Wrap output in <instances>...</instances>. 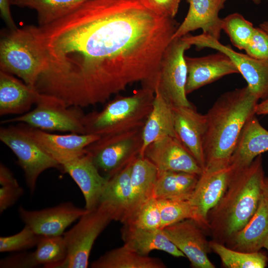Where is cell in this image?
<instances>
[{
    "label": "cell",
    "mask_w": 268,
    "mask_h": 268,
    "mask_svg": "<svg viewBox=\"0 0 268 268\" xmlns=\"http://www.w3.org/2000/svg\"><path fill=\"white\" fill-rule=\"evenodd\" d=\"M125 223L143 229L161 228V216L157 200L151 198L146 201L123 224Z\"/></svg>",
    "instance_id": "obj_36"
},
{
    "label": "cell",
    "mask_w": 268,
    "mask_h": 268,
    "mask_svg": "<svg viewBox=\"0 0 268 268\" xmlns=\"http://www.w3.org/2000/svg\"><path fill=\"white\" fill-rule=\"evenodd\" d=\"M259 100L247 86L227 92L215 101L205 114L204 170L229 164L245 124L256 115Z\"/></svg>",
    "instance_id": "obj_2"
},
{
    "label": "cell",
    "mask_w": 268,
    "mask_h": 268,
    "mask_svg": "<svg viewBox=\"0 0 268 268\" xmlns=\"http://www.w3.org/2000/svg\"><path fill=\"white\" fill-rule=\"evenodd\" d=\"M61 169L80 188L85 200V208L90 210L97 207L108 178L100 174L91 157L85 152L62 164Z\"/></svg>",
    "instance_id": "obj_18"
},
{
    "label": "cell",
    "mask_w": 268,
    "mask_h": 268,
    "mask_svg": "<svg viewBox=\"0 0 268 268\" xmlns=\"http://www.w3.org/2000/svg\"><path fill=\"white\" fill-rule=\"evenodd\" d=\"M188 12L174 34L172 39L181 38L190 32L201 29L202 34L219 40L222 18L219 12L227 0H186Z\"/></svg>",
    "instance_id": "obj_20"
},
{
    "label": "cell",
    "mask_w": 268,
    "mask_h": 268,
    "mask_svg": "<svg viewBox=\"0 0 268 268\" xmlns=\"http://www.w3.org/2000/svg\"><path fill=\"white\" fill-rule=\"evenodd\" d=\"M268 151V131L255 115L245 124L229 163L235 170L250 165L259 155Z\"/></svg>",
    "instance_id": "obj_25"
},
{
    "label": "cell",
    "mask_w": 268,
    "mask_h": 268,
    "mask_svg": "<svg viewBox=\"0 0 268 268\" xmlns=\"http://www.w3.org/2000/svg\"><path fill=\"white\" fill-rule=\"evenodd\" d=\"M143 156L157 167L158 171H174L200 176L203 170L196 159L179 139L167 136L151 143Z\"/></svg>",
    "instance_id": "obj_15"
},
{
    "label": "cell",
    "mask_w": 268,
    "mask_h": 268,
    "mask_svg": "<svg viewBox=\"0 0 268 268\" xmlns=\"http://www.w3.org/2000/svg\"><path fill=\"white\" fill-rule=\"evenodd\" d=\"M154 98V91L143 87L132 95H118L101 111L85 115V134L101 137L143 128Z\"/></svg>",
    "instance_id": "obj_4"
},
{
    "label": "cell",
    "mask_w": 268,
    "mask_h": 268,
    "mask_svg": "<svg viewBox=\"0 0 268 268\" xmlns=\"http://www.w3.org/2000/svg\"><path fill=\"white\" fill-rule=\"evenodd\" d=\"M167 136L177 137L173 106L155 88L152 108L142 130V146L139 156H143L145 149L151 143Z\"/></svg>",
    "instance_id": "obj_26"
},
{
    "label": "cell",
    "mask_w": 268,
    "mask_h": 268,
    "mask_svg": "<svg viewBox=\"0 0 268 268\" xmlns=\"http://www.w3.org/2000/svg\"><path fill=\"white\" fill-rule=\"evenodd\" d=\"M173 112L177 137L193 155L203 171V143L206 129L205 114L199 113L193 105L173 106Z\"/></svg>",
    "instance_id": "obj_17"
},
{
    "label": "cell",
    "mask_w": 268,
    "mask_h": 268,
    "mask_svg": "<svg viewBox=\"0 0 268 268\" xmlns=\"http://www.w3.org/2000/svg\"><path fill=\"white\" fill-rule=\"evenodd\" d=\"M112 220L110 213L101 205L87 210L77 223L63 235L67 254L58 268H86L95 240Z\"/></svg>",
    "instance_id": "obj_7"
},
{
    "label": "cell",
    "mask_w": 268,
    "mask_h": 268,
    "mask_svg": "<svg viewBox=\"0 0 268 268\" xmlns=\"http://www.w3.org/2000/svg\"><path fill=\"white\" fill-rule=\"evenodd\" d=\"M185 61L187 67V95L225 75L239 73L229 57L219 51L200 57L185 56Z\"/></svg>",
    "instance_id": "obj_19"
},
{
    "label": "cell",
    "mask_w": 268,
    "mask_h": 268,
    "mask_svg": "<svg viewBox=\"0 0 268 268\" xmlns=\"http://www.w3.org/2000/svg\"><path fill=\"white\" fill-rule=\"evenodd\" d=\"M179 25L141 0H89L54 22L32 26L45 61L35 88L80 108L102 103L135 82L154 91Z\"/></svg>",
    "instance_id": "obj_1"
},
{
    "label": "cell",
    "mask_w": 268,
    "mask_h": 268,
    "mask_svg": "<svg viewBox=\"0 0 268 268\" xmlns=\"http://www.w3.org/2000/svg\"><path fill=\"white\" fill-rule=\"evenodd\" d=\"M45 61L32 26L10 30L0 42V70L15 75L35 87Z\"/></svg>",
    "instance_id": "obj_5"
},
{
    "label": "cell",
    "mask_w": 268,
    "mask_h": 268,
    "mask_svg": "<svg viewBox=\"0 0 268 268\" xmlns=\"http://www.w3.org/2000/svg\"><path fill=\"white\" fill-rule=\"evenodd\" d=\"M147 8L155 13L170 18L177 14L181 0H141Z\"/></svg>",
    "instance_id": "obj_39"
},
{
    "label": "cell",
    "mask_w": 268,
    "mask_h": 268,
    "mask_svg": "<svg viewBox=\"0 0 268 268\" xmlns=\"http://www.w3.org/2000/svg\"><path fill=\"white\" fill-rule=\"evenodd\" d=\"M42 237L25 225L16 234L0 237V252H10L31 248L36 246Z\"/></svg>",
    "instance_id": "obj_37"
},
{
    "label": "cell",
    "mask_w": 268,
    "mask_h": 268,
    "mask_svg": "<svg viewBox=\"0 0 268 268\" xmlns=\"http://www.w3.org/2000/svg\"><path fill=\"white\" fill-rule=\"evenodd\" d=\"M263 248L266 249L268 252V237L264 243Z\"/></svg>",
    "instance_id": "obj_45"
},
{
    "label": "cell",
    "mask_w": 268,
    "mask_h": 268,
    "mask_svg": "<svg viewBox=\"0 0 268 268\" xmlns=\"http://www.w3.org/2000/svg\"><path fill=\"white\" fill-rule=\"evenodd\" d=\"M18 210L25 225L41 237L63 235L67 227L87 211L70 201L40 210H28L20 206Z\"/></svg>",
    "instance_id": "obj_13"
},
{
    "label": "cell",
    "mask_w": 268,
    "mask_h": 268,
    "mask_svg": "<svg viewBox=\"0 0 268 268\" xmlns=\"http://www.w3.org/2000/svg\"><path fill=\"white\" fill-rule=\"evenodd\" d=\"M268 237V197L263 193L258 207L247 223L226 243L244 252L259 251Z\"/></svg>",
    "instance_id": "obj_23"
},
{
    "label": "cell",
    "mask_w": 268,
    "mask_h": 268,
    "mask_svg": "<svg viewBox=\"0 0 268 268\" xmlns=\"http://www.w3.org/2000/svg\"><path fill=\"white\" fill-rule=\"evenodd\" d=\"M32 254L36 267L43 265L44 268H58L67 254L63 236L42 237Z\"/></svg>",
    "instance_id": "obj_32"
},
{
    "label": "cell",
    "mask_w": 268,
    "mask_h": 268,
    "mask_svg": "<svg viewBox=\"0 0 268 268\" xmlns=\"http://www.w3.org/2000/svg\"><path fill=\"white\" fill-rule=\"evenodd\" d=\"M133 161L108 177L98 204L110 213L113 220L122 223L127 219L131 203V177Z\"/></svg>",
    "instance_id": "obj_21"
},
{
    "label": "cell",
    "mask_w": 268,
    "mask_h": 268,
    "mask_svg": "<svg viewBox=\"0 0 268 268\" xmlns=\"http://www.w3.org/2000/svg\"><path fill=\"white\" fill-rule=\"evenodd\" d=\"M231 164L217 169L203 170L189 201L195 220L208 230L207 215L224 194L235 172Z\"/></svg>",
    "instance_id": "obj_12"
},
{
    "label": "cell",
    "mask_w": 268,
    "mask_h": 268,
    "mask_svg": "<svg viewBox=\"0 0 268 268\" xmlns=\"http://www.w3.org/2000/svg\"><path fill=\"white\" fill-rule=\"evenodd\" d=\"M183 37L198 50L209 48L228 56L246 81L251 92L259 99L268 98V60L256 59L237 52L229 45H224L218 40L202 33L195 36L188 34Z\"/></svg>",
    "instance_id": "obj_11"
},
{
    "label": "cell",
    "mask_w": 268,
    "mask_h": 268,
    "mask_svg": "<svg viewBox=\"0 0 268 268\" xmlns=\"http://www.w3.org/2000/svg\"><path fill=\"white\" fill-rule=\"evenodd\" d=\"M191 46L183 37L173 39L161 61L155 89L173 106L192 105L186 93L187 67L185 56Z\"/></svg>",
    "instance_id": "obj_10"
},
{
    "label": "cell",
    "mask_w": 268,
    "mask_h": 268,
    "mask_svg": "<svg viewBox=\"0 0 268 268\" xmlns=\"http://www.w3.org/2000/svg\"><path fill=\"white\" fill-rule=\"evenodd\" d=\"M259 27L268 34V21H264L259 25Z\"/></svg>",
    "instance_id": "obj_44"
},
{
    "label": "cell",
    "mask_w": 268,
    "mask_h": 268,
    "mask_svg": "<svg viewBox=\"0 0 268 268\" xmlns=\"http://www.w3.org/2000/svg\"><path fill=\"white\" fill-rule=\"evenodd\" d=\"M244 50L247 55L252 58L268 60V34L260 27H255Z\"/></svg>",
    "instance_id": "obj_38"
},
{
    "label": "cell",
    "mask_w": 268,
    "mask_h": 268,
    "mask_svg": "<svg viewBox=\"0 0 268 268\" xmlns=\"http://www.w3.org/2000/svg\"><path fill=\"white\" fill-rule=\"evenodd\" d=\"M92 268H165L160 259L141 255L126 245L106 252L91 264Z\"/></svg>",
    "instance_id": "obj_29"
},
{
    "label": "cell",
    "mask_w": 268,
    "mask_h": 268,
    "mask_svg": "<svg viewBox=\"0 0 268 268\" xmlns=\"http://www.w3.org/2000/svg\"><path fill=\"white\" fill-rule=\"evenodd\" d=\"M12 3L11 0H0V12L2 19L5 22L10 30L17 28L12 18L10 12V5Z\"/></svg>",
    "instance_id": "obj_41"
},
{
    "label": "cell",
    "mask_w": 268,
    "mask_h": 268,
    "mask_svg": "<svg viewBox=\"0 0 268 268\" xmlns=\"http://www.w3.org/2000/svg\"><path fill=\"white\" fill-rule=\"evenodd\" d=\"M256 4H259L261 2V0H251Z\"/></svg>",
    "instance_id": "obj_46"
},
{
    "label": "cell",
    "mask_w": 268,
    "mask_h": 268,
    "mask_svg": "<svg viewBox=\"0 0 268 268\" xmlns=\"http://www.w3.org/2000/svg\"><path fill=\"white\" fill-rule=\"evenodd\" d=\"M252 23L239 13H233L222 18L221 29L229 37L232 45L244 50L253 34Z\"/></svg>",
    "instance_id": "obj_33"
},
{
    "label": "cell",
    "mask_w": 268,
    "mask_h": 268,
    "mask_svg": "<svg viewBox=\"0 0 268 268\" xmlns=\"http://www.w3.org/2000/svg\"><path fill=\"white\" fill-rule=\"evenodd\" d=\"M256 114L258 115L268 114V98L258 103L256 109Z\"/></svg>",
    "instance_id": "obj_42"
},
{
    "label": "cell",
    "mask_w": 268,
    "mask_h": 268,
    "mask_svg": "<svg viewBox=\"0 0 268 268\" xmlns=\"http://www.w3.org/2000/svg\"><path fill=\"white\" fill-rule=\"evenodd\" d=\"M211 250L220 258L223 266L228 268H264L267 257L260 251L244 252L232 249L215 241L209 242Z\"/></svg>",
    "instance_id": "obj_31"
},
{
    "label": "cell",
    "mask_w": 268,
    "mask_h": 268,
    "mask_svg": "<svg viewBox=\"0 0 268 268\" xmlns=\"http://www.w3.org/2000/svg\"><path fill=\"white\" fill-rule=\"evenodd\" d=\"M40 94L36 106L33 110L4 120L2 123L21 122L43 131L86 134L85 115L80 107L68 106L55 97Z\"/></svg>",
    "instance_id": "obj_6"
},
{
    "label": "cell",
    "mask_w": 268,
    "mask_h": 268,
    "mask_svg": "<svg viewBox=\"0 0 268 268\" xmlns=\"http://www.w3.org/2000/svg\"><path fill=\"white\" fill-rule=\"evenodd\" d=\"M40 94L35 87L0 70V116L23 114L36 104Z\"/></svg>",
    "instance_id": "obj_24"
},
{
    "label": "cell",
    "mask_w": 268,
    "mask_h": 268,
    "mask_svg": "<svg viewBox=\"0 0 268 268\" xmlns=\"http://www.w3.org/2000/svg\"><path fill=\"white\" fill-rule=\"evenodd\" d=\"M262 155L235 170L223 196L207 215L213 241L223 244L240 230L256 211L265 178Z\"/></svg>",
    "instance_id": "obj_3"
},
{
    "label": "cell",
    "mask_w": 268,
    "mask_h": 268,
    "mask_svg": "<svg viewBox=\"0 0 268 268\" xmlns=\"http://www.w3.org/2000/svg\"><path fill=\"white\" fill-rule=\"evenodd\" d=\"M124 245L143 256L152 251H164L173 257H185L163 229H143L125 223L121 229Z\"/></svg>",
    "instance_id": "obj_22"
},
{
    "label": "cell",
    "mask_w": 268,
    "mask_h": 268,
    "mask_svg": "<svg viewBox=\"0 0 268 268\" xmlns=\"http://www.w3.org/2000/svg\"><path fill=\"white\" fill-rule=\"evenodd\" d=\"M0 139L16 155L31 194L34 193L38 178L44 171L50 168L61 169L59 163L40 146L22 125L1 127Z\"/></svg>",
    "instance_id": "obj_9"
},
{
    "label": "cell",
    "mask_w": 268,
    "mask_h": 268,
    "mask_svg": "<svg viewBox=\"0 0 268 268\" xmlns=\"http://www.w3.org/2000/svg\"><path fill=\"white\" fill-rule=\"evenodd\" d=\"M142 128L101 136L85 151L99 171L110 177L139 156Z\"/></svg>",
    "instance_id": "obj_8"
},
{
    "label": "cell",
    "mask_w": 268,
    "mask_h": 268,
    "mask_svg": "<svg viewBox=\"0 0 268 268\" xmlns=\"http://www.w3.org/2000/svg\"><path fill=\"white\" fill-rule=\"evenodd\" d=\"M263 193L268 197V177H265L263 186H262Z\"/></svg>",
    "instance_id": "obj_43"
},
{
    "label": "cell",
    "mask_w": 268,
    "mask_h": 268,
    "mask_svg": "<svg viewBox=\"0 0 268 268\" xmlns=\"http://www.w3.org/2000/svg\"><path fill=\"white\" fill-rule=\"evenodd\" d=\"M23 127L40 146L60 166L84 154L85 148L100 137L92 134H52L29 126Z\"/></svg>",
    "instance_id": "obj_16"
},
{
    "label": "cell",
    "mask_w": 268,
    "mask_h": 268,
    "mask_svg": "<svg viewBox=\"0 0 268 268\" xmlns=\"http://www.w3.org/2000/svg\"><path fill=\"white\" fill-rule=\"evenodd\" d=\"M89 0H14L12 4L35 10L39 26L50 24L67 15Z\"/></svg>",
    "instance_id": "obj_30"
},
{
    "label": "cell",
    "mask_w": 268,
    "mask_h": 268,
    "mask_svg": "<svg viewBox=\"0 0 268 268\" xmlns=\"http://www.w3.org/2000/svg\"><path fill=\"white\" fill-rule=\"evenodd\" d=\"M0 212L14 205L24 193L11 171L2 163L0 165Z\"/></svg>",
    "instance_id": "obj_35"
},
{
    "label": "cell",
    "mask_w": 268,
    "mask_h": 268,
    "mask_svg": "<svg viewBox=\"0 0 268 268\" xmlns=\"http://www.w3.org/2000/svg\"><path fill=\"white\" fill-rule=\"evenodd\" d=\"M199 176L184 172L158 171L153 198L156 200H189Z\"/></svg>",
    "instance_id": "obj_28"
},
{
    "label": "cell",
    "mask_w": 268,
    "mask_h": 268,
    "mask_svg": "<svg viewBox=\"0 0 268 268\" xmlns=\"http://www.w3.org/2000/svg\"><path fill=\"white\" fill-rule=\"evenodd\" d=\"M158 174L157 167L145 157L139 156L133 161L131 177L132 198L128 216L125 222L135 213L143 203L153 198Z\"/></svg>",
    "instance_id": "obj_27"
},
{
    "label": "cell",
    "mask_w": 268,
    "mask_h": 268,
    "mask_svg": "<svg viewBox=\"0 0 268 268\" xmlns=\"http://www.w3.org/2000/svg\"><path fill=\"white\" fill-rule=\"evenodd\" d=\"M163 231L189 260L194 268H214L208 258L211 250L203 229L193 219H187L166 226Z\"/></svg>",
    "instance_id": "obj_14"
},
{
    "label": "cell",
    "mask_w": 268,
    "mask_h": 268,
    "mask_svg": "<svg viewBox=\"0 0 268 268\" xmlns=\"http://www.w3.org/2000/svg\"><path fill=\"white\" fill-rule=\"evenodd\" d=\"M157 200L160 213L161 229L185 219H194V211L189 200Z\"/></svg>",
    "instance_id": "obj_34"
},
{
    "label": "cell",
    "mask_w": 268,
    "mask_h": 268,
    "mask_svg": "<svg viewBox=\"0 0 268 268\" xmlns=\"http://www.w3.org/2000/svg\"><path fill=\"white\" fill-rule=\"evenodd\" d=\"M0 268H30L36 267L32 253L12 255L0 260Z\"/></svg>",
    "instance_id": "obj_40"
}]
</instances>
